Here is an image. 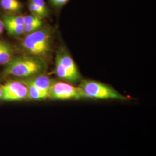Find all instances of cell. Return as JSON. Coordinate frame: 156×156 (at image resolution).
<instances>
[{
    "label": "cell",
    "mask_w": 156,
    "mask_h": 156,
    "mask_svg": "<svg viewBox=\"0 0 156 156\" xmlns=\"http://www.w3.org/2000/svg\"><path fill=\"white\" fill-rule=\"evenodd\" d=\"M5 66L3 71L4 75L23 79L42 74L47 68L43 58L29 55L13 58Z\"/></svg>",
    "instance_id": "6da1fadb"
},
{
    "label": "cell",
    "mask_w": 156,
    "mask_h": 156,
    "mask_svg": "<svg viewBox=\"0 0 156 156\" xmlns=\"http://www.w3.org/2000/svg\"><path fill=\"white\" fill-rule=\"evenodd\" d=\"M52 34L47 28L39 29L27 34L22 42V47L29 56L44 58L51 50ZM44 59V58H43Z\"/></svg>",
    "instance_id": "7a4b0ae2"
},
{
    "label": "cell",
    "mask_w": 156,
    "mask_h": 156,
    "mask_svg": "<svg viewBox=\"0 0 156 156\" xmlns=\"http://www.w3.org/2000/svg\"><path fill=\"white\" fill-rule=\"evenodd\" d=\"M79 87L86 98L99 100H127V98L111 87L94 80H84Z\"/></svg>",
    "instance_id": "3957f363"
},
{
    "label": "cell",
    "mask_w": 156,
    "mask_h": 156,
    "mask_svg": "<svg viewBox=\"0 0 156 156\" xmlns=\"http://www.w3.org/2000/svg\"><path fill=\"white\" fill-rule=\"evenodd\" d=\"M55 73L58 78L71 83H75L80 79V74L73 58L62 50L56 56Z\"/></svg>",
    "instance_id": "277c9868"
},
{
    "label": "cell",
    "mask_w": 156,
    "mask_h": 156,
    "mask_svg": "<svg viewBox=\"0 0 156 156\" xmlns=\"http://www.w3.org/2000/svg\"><path fill=\"white\" fill-rule=\"evenodd\" d=\"M49 98L56 100H69L86 97L79 87H76L63 82H55L49 90Z\"/></svg>",
    "instance_id": "5b68a950"
},
{
    "label": "cell",
    "mask_w": 156,
    "mask_h": 156,
    "mask_svg": "<svg viewBox=\"0 0 156 156\" xmlns=\"http://www.w3.org/2000/svg\"><path fill=\"white\" fill-rule=\"evenodd\" d=\"M2 91L1 100L19 101L28 99L27 86L22 81H11L0 86Z\"/></svg>",
    "instance_id": "8992f818"
},
{
    "label": "cell",
    "mask_w": 156,
    "mask_h": 156,
    "mask_svg": "<svg viewBox=\"0 0 156 156\" xmlns=\"http://www.w3.org/2000/svg\"><path fill=\"white\" fill-rule=\"evenodd\" d=\"M21 81L24 83L31 84L37 89L48 94L51 86L55 82L49 76L43 75V73L32 77L23 79Z\"/></svg>",
    "instance_id": "52a82bcc"
},
{
    "label": "cell",
    "mask_w": 156,
    "mask_h": 156,
    "mask_svg": "<svg viewBox=\"0 0 156 156\" xmlns=\"http://www.w3.org/2000/svg\"><path fill=\"white\" fill-rule=\"evenodd\" d=\"M13 50L11 45L1 41L0 48V65H6L11 60Z\"/></svg>",
    "instance_id": "ba28073f"
},
{
    "label": "cell",
    "mask_w": 156,
    "mask_h": 156,
    "mask_svg": "<svg viewBox=\"0 0 156 156\" xmlns=\"http://www.w3.org/2000/svg\"><path fill=\"white\" fill-rule=\"evenodd\" d=\"M0 6L4 11L13 13L20 12L23 8L19 0H0Z\"/></svg>",
    "instance_id": "9c48e42d"
},
{
    "label": "cell",
    "mask_w": 156,
    "mask_h": 156,
    "mask_svg": "<svg viewBox=\"0 0 156 156\" xmlns=\"http://www.w3.org/2000/svg\"><path fill=\"white\" fill-rule=\"evenodd\" d=\"M28 89V99L31 100H42L49 98V94L42 91L30 84L24 83Z\"/></svg>",
    "instance_id": "30bf717a"
},
{
    "label": "cell",
    "mask_w": 156,
    "mask_h": 156,
    "mask_svg": "<svg viewBox=\"0 0 156 156\" xmlns=\"http://www.w3.org/2000/svg\"><path fill=\"white\" fill-rule=\"evenodd\" d=\"M3 23L4 28H5L9 35L15 37H19L24 34V25H19L9 23L3 22Z\"/></svg>",
    "instance_id": "8fae6325"
},
{
    "label": "cell",
    "mask_w": 156,
    "mask_h": 156,
    "mask_svg": "<svg viewBox=\"0 0 156 156\" xmlns=\"http://www.w3.org/2000/svg\"><path fill=\"white\" fill-rule=\"evenodd\" d=\"M43 24L42 20L39 22L34 23L32 24H30L27 25H24V34H28L33 33L35 31H37L42 27Z\"/></svg>",
    "instance_id": "7c38bea8"
},
{
    "label": "cell",
    "mask_w": 156,
    "mask_h": 156,
    "mask_svg": "<svg viewBox=\"0 0 156 156\" xmlns=\"http://www.w3.org/2000/svg\"><path fill=\"white\" fill-rule=\"evenodd\" d=\"M28 9H29L30 11L31 12V14L37 16L39 17L41 19L48 16V15L42 11L41 9H39L37 6L35 5V4H34L33 3H32L31 2H29Z\"/></svg>",
    "instance_id": "4fadbf2b"
},
{
    "label": "cell",
    "mask_w": 156,
    "mask_h": 156,
    "mask_svg": "<svg viewBox=\"0 0 156 156\" xmlns=\"http://www.w3.org/2000/svg\"><path fill=\"white\" fill-rule=\"evenodd\" d=\"M30 2L33 3L35 5L37 6L39 9L46 13L48 16L49 15V9L45 3L44 0H30Z\"/></svg>",
    "instance_id": "5bb4252c"
},
{
    "label": "cell",
    "mask_w": 156,
    "mask_h": 156,
    "mask_svg": "<svg viewBox=\"0 0 156 156\" xmlns=\"http://www.w3.org/2000/svg\"><path fill=\"white\" fill-rule=\"evenodd\" d=\"M23 19H24V25H27L34 23L37 22L42 19L39 17L33 14L23 16Z\"/></svg>",
    "instance_id": "9a60e30c"
},
{
    "label": "cell",
    "mask_w": 156,
    "mask_h": 156,
    "mask_svg": "<svg viewBox=\"0 0 156 156\" xmlns=\"http://www.w3.org/2000/svg\"><path fill=\"white\" fill-rule=\"evenodd\" d=\"M51 5L56 9H60L69 0H49Z\"/></svg>",
    "instance_id": "2e32d148"
},
{
    "label": "cell",
    "mask_w": 156,
    "mask_h": 156,
    "mask_svg": "<svg viewBox=\"0 0 156 156\" xmlns=\"http://www.w3.org/2000/svg\"><path fill=\"white\" fill-rule=\"evenodd\" d=\"M4 29V23L2 22V20L0 19V34L3 32Z\"/></svg>",
    "instance_id": "e0dca14e"
},
{
    "label": "cell",
    "mask_w": 156,
    "mask_h": 156,
    "mask_svg": "<svg viewBox=\"0 0 156 156\" xmlns=\"http://www.w3.org/2000/svg\"><path fill=\"white\" fill-rule=\"evenodd\" d=\"M1 96H2V91H1V87H0V100H1Z\"/></svg>",
    "instance_id": "ac0fdd59"
},
{
    "label": "cell",
    "mask_w": 156,
    "mask_h": 156,
    "mask_svg": "<svg viewBox=\"0 0 156 156\" xmlns=\"http://www.w3.org/2000/svg\"><path fill=\"white\" fill-rule=\"evenodd\" d=\"M1 41H0V48H1Z\"/></svg>",
    "instance_id": "d6986e66"
}]
</instances>
